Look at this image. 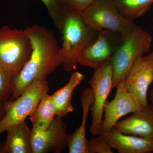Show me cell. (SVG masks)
Instances as JSON below:
<instances>
[{
    "instance_id": "cell-1",
    "label": "cell",
    "mask_w": 153,
    "mask_h": 153,
    "mask_svg": "<svg viewBox=\"0 0 153 153\" xmlns=\"http://www.w3.org/2000/svg\"><path fill=\"white\" fill-rule=\"evenodd\" d=\"M25 30L31 41L32 54L13 79V92L9 100L18 98L35 80L46 79L63 63L60 48L53 32L38 25L28 26Z\"/></svg>"
},
{
    "instance_id": "cell-2",
    "label": "cell",
    "mask_w": 153,
    "mask_h": 153,
    "mask_svg": "<svg viewBox=\"0 0 153 153\" xmlns=\"http://www.w3.org/2000/svg\"><path fill=\"white\" fill-rule=\"evenodd\" d=\"M62 36L60 48L63 68L71 71L78 65L80 54L97 36L99 31L84 22L80 14L66 10L58 28Z\"/></svg>"
},
{
    "instance_id": "cell-3",
    "label": "cell",
    "mask_w": 153,
    "mask_h": 153,
    "mask_svg": "<svg viewBox=\"0 0 153 153\" xmlns=\"http://www.w3.org/2000/svg\"><path fill=\"white\" fill-rule=\"evenodd\" d=\"M32 47L25 30L0 28V68L10 79L19 74L30 59Z\"/></svg>"
},
{
    "instance_id": "cell-4",
    "label": "cell",
    "mask_w": 153,
    "mask_h": 153,
    "mask_svg": "<svg viewBox=\"0 0 153 153\" xmlns=\"http://www.w3.org/2000/svg\"><path fill=\"white\" fill-rule=\"evenodd\" d=\"M152 40L150 33L137 26L123 36L121 44L111 58L113 89L124 80L137 59L150 52Z\"/></svg>"
},
{
    "instance_id": "cell-5",
    "label": "cell",
    "mask_w": 153,
    "mask_h": 153,
    "mask_svg": "<svg viewBox=\"0 0 153 153\" xmlns=\"http://www.w3.org/2000/svg\"><path fill=\"white\" fill-rule=\"evenodd\" d=\"M80 15L84 22L94 30H109L123 36L137 26L123 15L113 0H94Z\"/></svg>"
},
{
    "instance_id": "cell-6",
    "label": "cell",
    "mask_w": 153,
    "mask_h": 153,
    "mask_svg": "<svg viewBox=\"0 0 153 153\" xmlns=\"http://www.w3.org/2000/svg\"><path fill=\"white\" fill-rule=\"evenodd\" d=\"M49 89L47 79L36 80L18 98L6 102V114L0 122V134L25 121L27 117L33 114Z\"/></svg>"
},
{
    "instance_id": "cell-7",
    "label": "cell",
    "mask_w": 153,
    "mask_h": 153,
    "mask_svg": "<svg viewBox=\"0 0 153 153\" xmlns=\"http://www.w3.org/2000/svg\"><path fill=\"white\" fill-rule=\"evenodd\" d=\"M113 70L111 58L100 68L94 70L88 82L93 96L91 107L92 122L89 133L97 135L101 133L105 105L112 90Z\"/></svg>"
},
{
    "instance_id": "cell-8",
    "label": "cell",
    "mask_w": 153,
    "mask_h": 153,
    "mask_svg": "<svg viewBox=\"0 0 153 153\" xmlns=\"http://www.w3.org/2000/svg\"><path fill=\"white\" fill-rule=\"evenodd\" d=\"M122 40L120 33L109 30L99 31L95 39L82 50L78 64L94 70L100 68L112 57Z\"/></svg>"
},
{
    "instance_id": "cell-9",
    "label": "cell",
    "mask_w": 153,
    "mask_h": 153,
    "mask_svg": "<svg viewBox=\"0 0 153 153\" xmlns=\"http://www.w3.org/2000/svg\"><path fill=\"white\" fill-rule=\"evenodd\" d=\"M62 118L55 116L49 127L43 131L32 129V153H60L68 148L69 135Z\"/></svg>"
},
{
    "instance_id": "cell-10",
    "label": "cell",
    "mask_w": 153,
    "mask_h": 153,
    "mask_svg": "<svg viewBox=\"0 0 153 153\" xmlns=\"http://www.w3.org/2000/svg\"><path fill=\"white\" fill-rule=\"evenodd\" d=\"M116 87L114 98L111 101H107L105 105L101 133L111 130L123 117L144 108L126 90L124 80Z\"/></svg>"
},
{
    "instance_id": "cell-11",
    "label": "cell",
    "mask_w": 153,
    "mask_h": 153,
    "mask_svg": "<svg viewBox=\"0 0 153 153\" xmlns=\"http://www.w3.org/2000/svg\"><path fill=\"white\" fill-rule=\"evenodd\" d=\"M153 82V69L146 55L139 57L124 79L126 90L143 108L149 104V87Z\"/></svg>"
},
{
    "instance_id": "cell-12",
    "label": "cell",
    "mask_w": 153,
    "mask_h": 153,
    "mask_svg": "<svg viewBox=\"0 0 153 153\" xmlns=\"http://www.w3.org/2000/svg\"><path fill=\"white\" fill-rule=\"evenodd\" d=\"M114 128L126 134L153 139V106L149 104L132 113L128 117L119 121Z\"/></svg>"
},
{
    "instance_id": "cell-13",
    "label": "cell",
    "mask_w": 153,
    "mask_h": 153,
    "mask_svg": "<svg viewBox=\"0 0 153 153\" xmlns=\"http://www.w3.org/2000/svg\"><path fill=\"white\" fill-rule=\"evenodd\" d=\"M104 136L112 149L119 153H150L153 152V139L126 134L114 128L105 133Z\"/></svg>"
},
{
    "instance_id": "cell-14",
    "label": "cell",
    "mask_w": 153,
    "mask_h": 153,
    "mask_svg": "<svg viewBox=\"0 0 153 153\" xmlns=\"http://www.w3.org/2000/svg\"><path fill=\"white\" fill-rule=\"evenodd\" d=\"M93 102V96L91 88H88L82 91L81 97L82 115V122L79 127L69 134L68 153H88L86 137V123L91 107Z\"/></svg>"
},
{
    "instance_id": "cell-15",
    "label": "cell",
    "mask_w": 153,
    "mask_h": 153,
    "mask_svg": "<svg viewBox=\"0 0 153 153\" xmlns=\"http://www.w3.org/2000/svg\"><path fill=\"white\" fill-rule=\"evenodd\" d=\"M7 132L1 153H32V131L25 121L13 126Z\"/></svg>"
},
{
    "instance_id": "cell-16",
    "label": "cell",
    "mask_w": 153,
    "mask_h": 153,
    "mask_svg": "<svg viewBox=\"0 0 153 153\" xmlns=\"http://www.w3.org/2000/svg\"><path fill=\"white\" fill-rule=\"evenodd\" d=\"M83 78L84 75L80 72H73L67 84L52 94V99L56 107V116L62 118L74 111L71 102L72 94Z\"/></svg>"
},
{
    "instance_id": "cell-17",
    "label": "cell",
    "mask_w": 153,
    "mask_h": 153,
    "mask_svg": "<svg viewBox=\"0 0 153 153\" xmlns=\"http://www.w3.org/2000/svg\"><path fill=\"white\" fill-rule=\"evenodd\" d=\"M56 108L52 95L47 94L39 102L29 119L32 123V129L43 131L47 129L56 116Z\"/></svg>"
},
{
    "instance_id": "cell-18",
    "label": "cell",
    "mask_w": 153,
    "mask_h": 153,
    "mask_svg": "<svg viewBox=\"0 0 153 153\" xmlns=\"http://www.w3.org/2000/svg\"><path fill=\"white\" fill-rule=\"evenodd\" d=\"M117 8L127 19L134 21L145 15L153 4V0H113Z\"/></svg>"
},
{
    "instance_id": "cell-19",
    "label": "cell",
    "mask_w": 153,
    "mask_h": 153,
    "mask_svg": "<svg viewBox=\"0 0 153 153\" xmlns=\"http://www.w3.org/2000/svg\"><path fill=\"white\" fill-rule=\"evenodd\" d=\"M41 1L46 6L49 16L54 22V25L58 29L66 10L60 4L57 0Z\"/></svg>"
},
{
    "instance_id": "cell-20",
    "label": "cell",
    "mask_w": 153,
    "mask_h": 153,
    "mask_svg": "<svg viewBox=\"0 0 153 153\" xmlns=\"http://www.w3.org/2000/svg\"><path fill=\"white\" fill-rule=\"evenodd\" d=\"M91 138L88 142V153H113L112 149L102 134Z\"/></svg>"
},
{
    "instance_id": "cell-21",
    "label": "cell",
    "mask_w": 153,
    "mask_h": 153,
    "mask_svg": "<svg viewBox=\"0 0 153 153\" xmlns=\"http://www.w3.org/2000/svg\"><path fill=\"white\" fill-rule=\"evenodd\" d=\"M13 92V79L0 68V98L5 102L10 100Z\"/></svg>"
},
{
    "instance_id": "cell-22",
    "label": "cell",
    "mask_w": 153,
    "mask_h": 153,
    "mask_svg": "<svg viewBox=\"0 0 153 153\" xmlns=\"http://www.w3.org/2000/svg\"><path fill=\"white\" fill-rule=\"evenodd\" d=\"M64 9L77 13L82 11L94 0H57Z\"/></svg>"
},
{
    "instance_id": "cell-23",
    "label": "cell",
    "mask_w": 153,
    "mask_h": 153,
    "mask_svg": "<svg viewBox=\"0 0 153 153\" xmlns=\"http://www.w3.org/2000/svg\"><path fill=\"white\" fill-rule=\"evenodd\" d=\"M6 112L5 102L0 98V122L5 115Z\"/></svg>"
},
{
    "instance_id": "cell-24",
    "label": "cell",
    "mask_w": 153,
    "mask_h": 153,
    "mask_svg": "<svg viewBox=\"0 0 153 153\" xmlns=\"http://www.w3.org/2000/svg\"><path fill=\"white\" fill-rule=\"evenodd\" d=\"M148 62L150 64L153 69V50L149 55H146Z\"/></svg>"
},
{
    "instance_id": "cell-25",
    "label": "cell",
    "mask_w": 153,
    "mask_h": 153,
    "mask_svg": "<svg viewBox=\"0 0 153 153\" xmlns=\"http://www.w3.org/2000/svg\"><path fill=\"white\" fill-rule=\"evenodd\" d=\"M149 98L151 102V104L153 106V88H152L149 94Z\"/></svg>"
},
{
    "instance_id": "cell-26",
    "label": "cell",
    "mask_w": 153,
    "mask_h": 153,
    "mask_svg": "<svg viewBox=\"0 0 153 153\" xmlns=\"http://www.w3.org/2000/svg\"><path fill=\"white\" fill-rule=\"evenodd\" d=\"M0 153H1V148L0 147Z\"/></svg>"
}]
</instances>
